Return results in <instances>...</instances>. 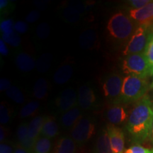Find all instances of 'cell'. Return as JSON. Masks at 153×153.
<instances>
[{"label":"cell","instance_id":"cell-1","mask_svg":"<svg viewBox=\"0 0 153 153\" xmlns=\"http://www.w3.org/2000/svg\"><path fill=\"white\" fill-rule=\"evenodd\" d=\"M153 120V104L148 95L135 103L129 113L126 129L135 145L148 139Z\"/></svg>","mask_w":153,"mask_h":153},{"label":"cell","instance_id":"cell-2","mask_svg":"<svg viewBox=\"0 0 153 153\" xmlns=\"http://www.w3.org/2000/svg\"><path fill=\"white\" fill-rule=\"evenodd\" d=\"M138 26L129 15L118 11L111 16L107 24V30L115 42L128 43Z\"/></svg>","mask_w":153,"mask_h":153},{"label":"cell","instance_id":"cell-3","mask_svg":"<svg viewBox=\"0 0 153 153\" xmlns=\"http://www.w3.org/2000/svg\"><path fill=\"white\" fill-rule=\"evenodd\" d=\"M150 85L146 78L128 74L124 77L122 92L118 104L123 105L138 101L146 95Z\"/></svg>","mask_w":153,"mask_h":153},{"label":"cell","instance_id":"cell-4","mask_svg":"<svg viewBox=\"0 0 153 153\" xmlns=\"http://www.w3.org/2000/svg\"><path fill=\"white\" fill-rule=\"evenodd\" d=\"M122 70L127 75L133 74L143 78L153 75V68L144 53L125 56L122 62Z\"/></svg>","mask_w":153,"mask_h":153},{"label":"cell","instance_id":"cell-5","mask_svg":"<svg viewBox=\"0 0 153 153\" xmlns=\"http://www.w3.org/2000/svg\"><path fill=\"white\" fill-rule=\"evenodd\" d=\"M152 26H145L140 25L135 30L128 43L126 45L123 50L124 56L143 53L148 46L151 38L153 36Z\"/></svg>","mask_w":153,"mask_h":153},{"label":"cell","instance_id":"cell-6","mask_svg":"<svg viewBox=\"0 0 153 153\" xmlns=\"http://www.w3.org/2000/svg\"><path fill=\"white\" fill-rule=\"evenodd\" d=\"M123 76L118 72L108 74L103 82L102 89L105 97L111 104H118L123 85Z\"/></svg>","mask_w":153,"mask_h":153},{"label":"cell","instance_id":"cell-7","mask_svg":"<svg viewBox=\"0 0 153 153\" xmlns=\"http://www.w3.org/2000/svg\"><path fill=\"white\" fill-rule=\"evenodd\" d=\"M95 123L89 117H82L71 130V137L76 144L81 145L90 140L95 133Z\"/></svg>","mask_w":153,"mask_h":153},{"label":"cell","instance_id":"cell-8","mask_svg":"<svg viewBox=\"0 0 153 153\" xmlns=\"http://www.w3.org/2000/svg\"><path fill=\"white\" fill-rule=\"evenodd\" d=\"M129 114L125 106L121 104H111L107 107L105 116L110 124L120 125L128 120Z\"/></svg>","mask_w":153,"mask_h":153},{"label":"cell","instance_id":"cell-9","mask_svg":"<svg viewBox=\"0 0 153 153\" xmlns=\"http://www.w3.org/2000/svg\"><path fill=\"white\" fill-rule=\"evenodd\" d=\"M106 131L113 153H124L125 135L123 131L116 126L111 124L107 126Z\"/></svg>","mask_w":153,"mask_h":153},{"label":"cell","instance_id":"cell-10","mask_svg":"<svg viewBox=\"0 0 153 153\" xmlns=\"http://www.w3.org/2000/svg\"><path fill=\"white\" fill-rule=\"evenodd\" d=\"M77 94L72 88L64 89L55 100V105L61 112L65 113L76 106Z\"/></svg>","mask_w":153,"mask_h":153},{"label":"cell","instance_id":"cell-11","mask_svg":"<svg viewBox=\"0 0 153 153\" xmlns=\"http://www.w3.org/2000/svg\"><path fill=\"white\" fill-rule=\"evenodd\" d=\"M97 96L92 88L88 85H82L77 94V104L82 109L87 111L94 108L97 104Z\"/></svg>","mask_w":153,"mask_h":153},{"label":"cell","instance_id":"cell-12","mask_svg":"<svg viewBox=\"0 0 153 153\" xmlns=\"http://www.w3.org/2000/svg\"><path fill=\"white\" fill-rule=\"evenodd\" d=\"M129 16L139 26H153V1L140 9H131Z\"/></svg>","mask_w":153,"mask_h":153},{"label":"cell","instance_id":"cell-13","mask_svg":"<svg viewBox=\"0 0 153 153\" xmlns=\"http://www.w3.org/2000/svg\"><path fill=\"white\" fill-rule=\"evenodd\" d=\"M82 117L81 111L78 106L74 107L72 109L63 113L61 116V125L64 128H72L76 122Z\"/></svg>","mask_w":153,"mask_h":153},{"label":"cell","instance_id":"cell-14","mask_svg":"<svg viewBox=\"0 0 153 153\" xmlns=\"http://www.w3.org/2000/svg\"><path fill=\"white\" fill-rule=\"evenodd\" d=\"M28 123H24L20 124L18 128H17L16 135L19 142V145H21L23 148L27 149L28 150L32 151L34 145H35L36 140L30 138L29 136H28Z\"/></svg>","mask_w":153,"mask_h":153},{"label":"cell","instance_id":"cell-15","mask_svg":"<svg viewBox=\"0 0 153 153\" xmlns=\"http://www.w3.org/2000/svg\"><path fill=\"white\" fill-rule=\"evenodd\" d=\"M76 144L71 137L62 136L57 140L53 153H75Z\"/></svg>","mask_w":153,"mask_h":153},{"label":"cell","instance_id":"cell-16","mask_svg":"<svg viewBox=\"0 0 153 153\" xmlns=\"http://www.w3.org/2000/svg\"><path fill=\"white\" fill-rule=\"evenodd\" d=\"M15 64L19 70L22 72H30L36 65L33 57L27 53H19L16 57Z\"/></svg>","mask_w":153,"mask_h":153},{"label":"cell","instance_id":"cell-17","mask_svg":"<svg viewBox=\"0 0 153 153\" xmlns=\"http://www.w3.org/2000/svg\"><path fill=\"white\" fill-rule=\"evenodd\" d=\"M58 134L59 127L56 120L53 117H46L41 130V136L52 139L57 136Z\"/></svg>","mask_w":153,"mask_h":153},{"label":"cell","instance_id":"cell-18","mask_svg":"<svg viewBox=\"0 0 153 153\" xmlns=\"http://www.w3.org/2000/svg\"><path fill=\"white\" fill-rule=\"evenodd\" d=\"M45 118H46L45 116H37L30 120L29 124H28V136L30 138L36 140L38 137L41 136V130Z\"/></svg>","mask_w":153,"mask_h":153},{"label":"cell","instance_id":"cell-19","mask_svg":"<svg viewBox=\"0 0 153 153\" xmlns=\"http://www.w3.org/2000/svg\"><path fill=\"white\" fill-rule=\"evenodd\" d=\"M73 74V68L70 65H64L59 68L53 76V80L57 85H63L68 82Z\"/></svg>","mask_w":153,"mask_h":153},{"label":"cell","instance_id":"cell-20","mask_svg":"<svg viewBox=\"0 0 153 153\" xmlns=\"http://www.w3.org/2000/svg\"><path fill=\"white\" fill-rule=\"evenodd\" d=\"M95 153H113L106 129H103L97 137Z\"/></svg>","mask_w":153,"mask_h":153},{"label":"cell","instance_id":"cell-21","mask_svg":"<svg viewBox=\"0 0 153 153\" xmlns=\"http://www.w3.org/2000/svg\"><path fill=\"white\" fill-rule=\"evenodd\" d=\"M97 39V34L94 30H85L80 36L79 45L83 49H90L94 46Z\"/></svg>","mask_w":153,"mask_h":153},{"label":"cell","instance_id":"cell-22","mask_svg":"<svg viewBox=\"0 0 153 153\" xmlns=\"http://www.w3.org/2000/svg\"><path fill=\"white\" fill-rule=\"evenodd\" d=\"M52 149V143L51 139L40 136L36 140L32 152L33 153H50Z\"/></svg>","mask_w":153,"mask_h":153},{"label":"cell","instance_id":"cell-23","mask_svg":"<svg viewBox=\"0 0 153 153\" xmlns=\"http://www.w3.org/2000/svg\"><path fill=\"white\" fill-rule=\"evenodd\" d=\"M48 91V84L46 79L40 78L36 81L33 87V96L37 99H43L46 97Z\"/></svg>","mask_w":153,"mask_h":153},{"label":"cell","instance_id":"cell-24","mask_svg":"<svg viewBox=\"0 0 153 153\" xmlns=\"http://www.w3.org/2000/svg\"><path fill=\"white\" fill-rule=\"evenodd\" d=\"M40 106V103L37 101H30L27 104L25 105L19 113V116L22 118H27L33 116L37 111Z\"/></svg>","mask_w":153,"mask_h":153},{"label":"cell","instance_id":"cell-25","mask_svg":"<svg viewBox=\"0 0 153 153\" xmlns=\"http://www.w3.org/2000/svg\"><path fill=\"white\" fill-rule=\"evenodd\" d=\"M7 96L14 101L17 104H23L25 101V97L22 91L15 86H11L8 90L6 91Z\"/></svg>","mask_w":153,"mask_h":153},{"label":"cell","instance_id":"cell-26","mask_svg":"<svg viewBox=\"0 0 153 153\" xmlns=\"http://www.w3.org/2000/svg\"><path fill=\"white\" fill-rule=\"evenodd\" d=\"M51 60H52V55L45 53L38 59L36 62V68L40 72H45L51 67Z\"/></svg>","mask_w":153,"mask_h":153},{"label":"cell","instance_id":"cell-27","mask_svg":"<svg viewBox=\"0 0 153 153\" xmlns=\"http://www.w3.org/2000/svg\"><path fill=\"white\" fill-rule=\"evenodd\" d=\"M2 40L7 43L14 47L19 46L21 43V38L14 30L9 33H3Z\"/></svg>","mask_w":153,"mask_h":153},{"label":"cell","instance_id":"cell-28","mask_svg":"<svg viewBox=\"0 0 153 153\" xmlns=\"http://www.w3.org/2000/svg\"><path fill=\"white\" fill-rule=\"evenodd\" d=\"M82 9L79 7H70L67 8L65 12V16L67 20L70 21V22H74L78 21L79 18L80 13L82 12Z\"/></svg>","mask_w":153,"mask_h":153},{"label":"cell","instance_id":"cell-29","mask_svg":"<svg viewBox=\"0 0 153 153\" xmlns=\"http://www.w3.org/2000/svg\"><path fill=\"white\" fill-rule=\"evenodd\" d=\"M36 34L38 37L41 39L46 38L50 34V27L46 23H41L38 25L36 29Z\"/></svg>","mask_w":153,"mask_h":153},{"label":"cell","instance_id":"cell-30","mask_svg":"<svg viewBox=\"0 0 153 153\" xmlns=\"http://www.w3.org/2000/svg\"><path fill=\"white\" fill-rule=\"evenodd\" d=\"M153 149H149L140 145H134L126 149L124 153H152Z\"/></svg>","mask_w":153,"mask_h":153},{"label":"cell","instance_id":"cell-31","mask_svg":"<svg viewBox=\"0 0 153 153\" xmlns=\"http://www.w3.org/2000/svg\"><path fill=\"white\" fill-rule=\"evenodd\" d=\"M10 120V114H9V108L4 104V103H1L0 106V121L1 124L7 123Z\"/></svg>","mask_w":153,"mask_h":153},{"label":"cell","instance_id":"cell-32","mask_svg":"<svg viewBox=\"0 0 153 153\" xmlns=\"http://www.w3.org/2000/svg\"><path fill=\"white\" fill-rule=\"evenodd\" d=\"M14 9V5L11 1L7 0H1L0 1V10L1 14H9Z\"/></svg>","mask_w":153,"mask_h":153},{"label":"cell","instance_id":"cell-33","mask_svg":"<svg viewBox=\"0 0 153 153\" xmlns=\"http://www.w3.org/2000/svg\"><path fill=\"white\" fill-rule=\"evenodd\" d=\"M150 1V0H130L127 2L131 9H140L148 5Z\"/></svg>","mask_w":153,"mask_h":153},{"label":"cell","instance_id":"cell-34","mask_svg":"<svg viewBox=\"0 0 153 153\" xmlns=\"http://www.w3.org/2000/svg\"><path fill=\"white\" fill-rule=\"evenodd\" d=\"M14 24H13V22L11 19L3 21L1 23V32H3V33H9V32L14 30Z\"/></svg>","mask_w":153,"mask_h":153},{"label":"cell","instance_id":"cell-35","mask_svg":"<svg viewBox=\"0 0 153 153\" xmlns=\"http://www.w3.org/2000/svg\"><path fill=\"white\" fill-rule=\"evenodd\" d=\"M14 28L17 33H24L27 31L28 25L23 21H18L14 24Z\"/></svg>","mask_w":153,"mask_h":153},{"label":"cell","instance_id":"cell-36","mask_svg":"<svg viewBox=\"0 0 153 153\" xmlns=\"http://www.w3.org/2000/svg\"><path fill=\"white\" fill-rule=\"evenodd\" d=\"M40 13L36 10H33L26 17V21L28 23H34L40 18Z\"/></svg>","mask_w":153,"mask_h":153},{"label":"cell","instance_id":"cell-37","mask_svg":"<svg viewBox=\"0 0 153 153\" xmlns=\"http://www.w3.org/2000/svg\"><path fill=\"white\" fill-rule=\"evenodd\" d=\"M11 87V82L9 79H5V78L1 79V81H0V90L7 91Z\"/></svg>","mask_w":153,"mask_h":153},{"label":"cell","instance_id":"cell-38","mask_svg":"<svg viewBox=\"0 0 153 153\" xmlns=\"http://www.w3.org/2000/svg\"><path fill=\"white\" fill-rule=\"evenodd\" d=\"M0 153H14V150L9 145L6 144V143H1Z\"/></svg>","mask_w":153,"mask_h":153},{"label":"cell","instance_id":"cell-39","mask_svg":"<svg viewBox=\"0 0 153 153\" xmlns=\"http://www.w3.org/2000/svg\"><path fill=\"white\" fill-rule=\"evenodd\" d=\"M0 51H1V54L4 55H7L9 53L8 49L5 45V42L2 39H1L0 41Z\"/></svg>","mask_w":153,"mask_h":153},{"label":"cell","instance_id":"cell-40","mask_svg":"<svg viewBox=\"0 0 153 153\" xmlns=\"http://www.w3.org/2000/svg\"><path fill=\"white\" fill-rule=\"evenodd\" d=\"M14 153H33V152L27 150V149L23 148L21 145H18L14 150Z\"/></svg>","mask_w":153,"mask_h":153},{"label":"cell","instance_id":"cell-41","mask_svg":"<svg viewBox=\"0 0 153 153\" xmlns=\"http://www.w3.org/2000/svg\"><path fill=\"white\" fill-rule=\"evenodd\" d=\"M6 137V131L5 129L2 126H1V129H0V140L2 142L5 139Z\"/></svg>","mask_w":153,"mask_h":153},{"label":"cell","instance_id":"cell-42","mask_svg":"<svg viewBox=\"0 0 153 153\" xmlns=\"http://www.w3.org/2000/svg\"><path fill=\"white\" fill-rule=\"evenodd\" d=\"M148 139L150 140L151 143L153 145V120H152V126H151V128H150V134H149Z\"/></svg>","mask_w":153,"mask_h":153},{"label":"cell","instance_id":"cell-43","mask_svg":"<svg viewBox=\"0 0 153 153\" xmlns=\"http://www.w3.org/2000/svg\"><path fill=\"white\" fill-rule=\"evenodd\" d=\"M150 88H151V89H153V81L152 82V84L150 85Z\"/></svg>","mask_w":153,"mask_h":153},{"label":"cell","instance_id":"cell-44","mask_svg":"<svg viewBox=\"0 0 153 153\" xmlns=\"http://www.w3.org/2000/svg\"><path fill=\"white\" fill-rule=\"evenodd\" d=\"M152 38H153V36H152Z\"/></svg>","mask_w":153,"mask_h":153},{"label":"cell","instance_id":"cell-45","mask_svg":"<svg viewBox=\"0 0 153 153\" xmlns=\"http://www.w3.org/2000/svg\"><path fill=\"white\" fill-rule=\"evenodd\" d=\"M152 153H153V152H152Z\"/></svg>","mask_w":153,"mask_h":153}]
</instances>
